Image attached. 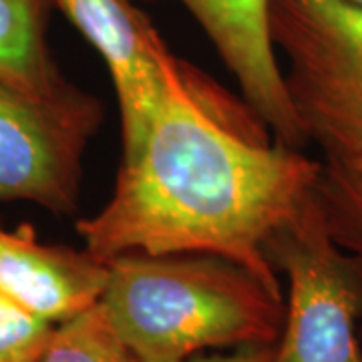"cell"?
<instances>
[{
    "label": "cell",
    "mask_w": 362,
    "mask_h": 362,
    "mask_svg": "<svg viewBox=\"0 0 362 362\" xmlns=\"http://www.w3.org/2000/svg\"><path fill=\"white\" fill-rule=\"evenodd\" d=\"M320 171L298 147L230 125L169 51L141 151L121 163L111 199L78 220L77 233L103 262L125 252L218 256L284 294L264 247L314 192Z\"/></svg>",
    "instance_id": "obj_1"
},
{
    "label": "cell",
    "mask_w": 362,
    "mask_h": 362,
    "mask_svg": "<svg viewBox=\"0 0 362 362\" xmlns=\"http://www.w3.org/2000/svg\"><path fill=\"white\" fill-rule=\"evenodd\" d=\"M105 262L99 306L141 362H181L207 349L280 338L284 294L230 259L125 252Z\"/></svg>",
    "instance_id": "obj_2"
},
{
    "label": "cell",
    "mask_w": 362,
    "mask_h": 362,
    "mask_svg": "<svg viewBox=\"0 0 362 362\" xmlns=\"http://www.w3.org/2000/svg\"><path fill=\"white\" fill-rule=\"evenodd\" d=\"M274 47L304 141L328 163L362 159V4L354 0H272Z\"/></svg>",
    "instance_id": "obj_3"
},
{
    "label": "cell",
    "mask_w": 362,
    "mask_h": 362,
    "mask_svg": "<svg viewBox=\"0 0 362 362\" xmlns=\"http://www.w3.org/2000/svg\"><path fill=\"white\" fill-rule=\"evenodd\" d=\"M264 250L288 284L272 362H362V264L332 238L316 187Z\"/></svg>",
    "instance_id": "obj_4"
},
{
    "label": "cell",
    "mask_w": 362,
    "mask_h": 362,
    "mask_svg": "<svg viewBox=\"0 0 362 362\" xmlns=\"http://www.w3.org/2000/svg\"><path fill=\"white\" fill-rule=\"evenodd\" d=\"M101 121L99 99L75 85L39 97L0 81V204L75 214L83 153Z\"/></svg>",
    "instance_id": "obj_5"
},
{
    "label": "cell",
    "mask_w": 362,
    "mask_h": 362,
    "mask_svg": "<svg viewBox=\"0 0 362 362\" xmlns=\"http://www.w3.org/2000/svg\"><path fill=\"white\" fill-rule=\"evenodd\" d=\"M101 54L121 117V163L135 159L151 129L168 45L133 0H51Z\"/></svg>",
    "instance_id": "obj_6"
},
{
    "label": "cell",
    "mask_w": 362,
    "mask_h": 362,
    "mask_svg": "<svg viewBox=\"0 0 362 362\" xmlns=\"http://www.w3.org/2000/svg\"><path fill=\"white\" fill-rule=\"evenodd\" d=\"M204 28L223 65L244 93L247 107L274 133L276 141L302 147L284 85L282 65L276 57L270 30L272 0H177Z\"/></svg>",
    "instance_id": "obj_7"
},
{
    "label": "cell",
    "mask_w": 362,
    "mask_h": 362,
    "mask_svg": "<svg viewBox=\"0 0 362 362\" xmlns=\"http://www.w3.org/2000/svg\"><path fill=\"white\" fill-rule=\"evenodd\" d=\"M107 262L87 250L42 244L30 223L0 226V296L45 322L63 324L99 304Z\"/></svg>",
    "instance_id": "obj_8"
},
{
    "label": "cell",
    "mask_w": 362,
    "mask_h": 362,
    "mask_svg": "<svg viewBox=\"0 0 362 362\" xmlns=\"http://www.w3.org/2000/svg\"><path fill=\"white\" fill-rule=\"evenodd\" d=\"M51 0H0V81L51 97L71 87L47 42Z\"/></svg>",
    "instance_id": "obj_9"
},
{
    "label": "cell",
    "mask_w": 362,
    "mask_h": 362,
    "mask_svg": "<svg viewBox=\"0 0 362 362\" xmlns=\"http://www.w3.org/2000/svg\"><path fill=\"white\" fill-rule=\"evenodd\" d=\"M39 362H141L117 337L99 304L57 324Z\"/></svg>",
    "instance_id": "obj_10"
},
{
    "label": "cell",
    "mask_w": 362,
    "mask_h": 362,
    "mask_svg": "<svg viewBox=\"0 0 362 362\" xmlns=\"http://www.w3.org/2000/svg\"><path fill=\"white\" fill-rule=\"evenodd\" d=\"M316 197L338 246L362 264V159L352 163L324 161Z\"/></svg>",
    "instance_id": "obj_11"
},
{
    "label": "cell",
    "mask_w": 362,
    "mask_h": 362,
    "mask_svg": "<svg viewBox=\"0 0 362 362\" xmlns=\"http://www.w3.org/2000/svg\"><path fill=\"white\" fill-rule=\"evenodd\" d=\"M52 328L0 296V362H39Z\"/></svg>",
    "instance_id": "obj_12"
},
{
    "label": "cell",
    "mask_w": 362,
    "mask_h": 362,
    "mask_svg": "<svg viewBox=\"0 0 362 362\" xmlns=\"http://www.w3.org/2000/svg\"><path fill=\"white\" fill-rule=\"evenodd\" d=\"M274 344H244L235 346L232 352L226 354H209V356H199L195 354L192 358H185L181 362H272L274 356Z\"/></svg>",
    "instance_id": "obj_13"
},
{
    "label": "cell",
    "mask_w": 362,
    "mask_h": 362,
    "mask_svg": "<svg viewBox=\"0 0 362 362\" xmlns=\"http://www.w3.org/2000/svg\"><path fill=\"white\" fill-rule=\"evenodd\" d=\"M354 2H358V4H362V0H354Z\"/></svg>",
    "instance_id": "obj_14"
}]
</instances>
